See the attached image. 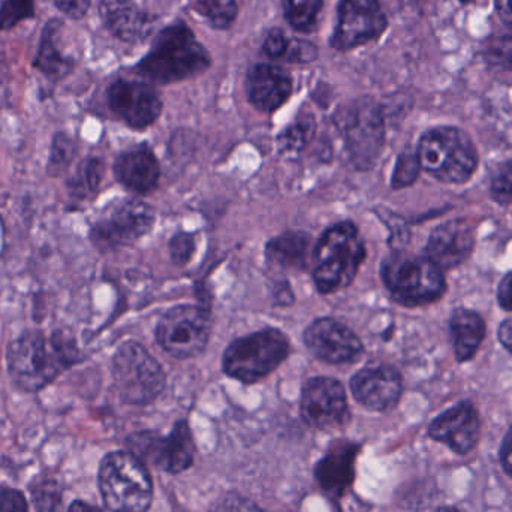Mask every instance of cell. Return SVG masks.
<instances>
[{"label":"cell","instance_id":"14","mask_svg":"<svg viewBox=\"0 0 512 512\" xmlns=\"http://www.w3.org/2000/svg\"><path fill=\"white\" fill-rule=\"evenodd\" d=\"M303 342L310 354L328 364H349L364 352L360 337L334 318L315 319L304 330Z\"/></svg>","mask_w":512,"mask_h":512},{"label":"cell","instance_id":"32","mask_svg":"<svg viewBox=\"0 0 512 512\" xmlns=\"http://www.w3.org/2000/svg\"><path fill=\"white\" fill-rule=\"evenodd\" d=\"M197 8L213 26L219 29L231 26V23L236 20V0H197Z\"/></svg>","mask_w":512,"mask_h":512},{"label":"cell","instance_id":"10","mask_svg":"<svg viewBox=\"0 0 512 512\" xmlns=\"http://www.w3.org/2000/svg\"><path fill=\"white\" fill-rule=\"evenodd\" d=\"M212 327V313L207 307L180 304L162 316L156 327V340L171 357L185 360L206 349Z\"/></svg>","mask_w":512,"mask_h":512},{"label":"cell","instance_id":"18","mask_svg":"<svg viewBox=\"0 0 512 512\" xmlns=\"http://www.w3.org/2000/svg\"><path fill=\"white\" fill-rule=\"evenodd\" d=\"M429 436L448 445L457 454H468L474 450L480 438V417L477 409L468 400L457 403L432 421Z\"/></svg>","mask_w":512,"mask_h":512},{"label":"cell","instance_id":"42","mask_svg":"<svg viewBox=\"0 0 512 512\" xmlns=\"http://www.w3.org/2000/svg\"><path fill=\"white\" fill-rule=\"evenodd\" d=\"M501 462L504 465L505 471L512 477V427L507 436H505L504 444H502Z\"/></svg>","mask_w":512,"mask_h":512},{"label":"cell","instance_id":"45","mask_svg":"<svg viewBox=\"0 0 512 512\" xmlns=\"http://www.w3.org/2000/svg\"><path fill=\"white\" fill-rule=\"evenodd\" d=\"M66 512H102L99 508L93 507V505L87 504L83 501L72 502L71 507Z\"/></svg>","mask_w":512,"mask_h":512},{"label":"cell","instance_id":"37","mask_svg":"<svg viewBox=\"0 0 512 512\" xmlns=\"http://www.w3.org/2000/svg\"><path fill=\"white\" fill-rule=\"evenodd\" d=\"M195 251H197V242H195L194 234L179 233L171 239V261H173L177 267L188 265L192 256H194Z\"/></svg>","mask_w":512,"mask_h":512},{"label":"cell","instance_id":"6","mask_svg":"<svg viewBox=\"0 0 512 512\" xmlns=\"http://www.w3.org/2000/svg\"><path fill=\"white\" fill-rule=\"evenodd\" d=\"M98 484L102 501L111 512H146L152 505V478L134 454H107L99 466Z\"/></svg>","mask_w":512,"mask_h":512},{"label":"cell","instance_id":"47","mask_svg":"<svg viewBox=\"0 0 512 512\" xmlns=\"http://www.w3.org/2000/svg\"><path fill=\"white\" fill-rule=\"evenodd\" d=\"M460 2H462V3H471V2H474V0H460Z\"/></svg>","mask_w":512,"mask_h":512},{"label":"cell","instance_id":"20","mask_svg":"<svg viewBox=\"0 0 512 512\" xmlns=\"http://www.w3.org/2000/svg\"><path fill=\"white\" fill-rule=\"evenodd\" d=\"M358 451L360 445L354 442L337 441L316 465V481L330 498H340L351 486Z\"/></svg>","mask_w":512,"mask_h":512},{"label":"cell","instance_id":"36","mask_svg":"<svg viewBox=\"0 0 512 512\" xmlns=\"http://www.w3.org/2000/svg\"><path fill=\"white\" fill-rule=\"evenodd\" d=\"M421 165L418 161L417 152H405L397 159L396 168H394L393 177H391V186L393 189L408 188L414 185L415 180L420 176Z\"/></svg>","mask_w":512,"mask_h":512},{"label":"cell","instance_id":"15","mask_svg":"<svg viewBox=\"0 0 512 512\" xmlns=\"http://www.w3.org/2000/svg\"><path fill=\"white\" fill-rule=\"evenodd\" d=\"M387 17L376 0H342L333 45L339 50L373 41L387 29Z\"/></svg>","mask_w":512,"mask_h":512},{"label":"cell","instance_id":"31","mask_svg":"<svg viewBox=\"0 0 512 512\" xmlns=\"http://www.w3.org/2000/svg\"><path fill=\"white\" fill-rule=\"evenodd\" d=\"M36 512H66L63 505V490L54 480H45L30 490Z\"/></svg>","mask_w":512,"mask_h":512},{"label":"cell","instance_id":"13","mask_svg":"<svg viewBox=\"0 0 512 512\" xmlns=\"http://www.w3.org/2000/svg\"><path fill=\"white\" fill-rule=\"evenodd\" d=\"M300 412L304 423L319 430L340 429L351 418L345 388L331 378H312L306 382Z\"/></svg>","mask_w":512,"mask_h":512},{"label":"cell","instance_id":"33","mask_svg":"<svg viewBox=\"0 0 512 512\" xmlns=\"http://www.w3.org/2000/svg\"><path fill=\"white\" fill-rule=\"evenodd\" d=\"M483 54L492 68L512 72V35L493 36L484 45Z\"/></svg>","mask_w":512,"mask_h":512},{"label":"cell","instance_id":"11","mask_svg":"<svg viewBox=\"0 0 512 512\" xmlns=\"http://www.w3.org/2000/svg\"><path fill=\"white\" fill-rule=\"evenodd\" d=\"M126 447L143 463H150L168 474H180L194 463L195 448L191 429L179 421L168 436L144 430L126 439Z\"/></svg>","mask_w":512,"mask_h":512},{"label":"cell","instance_id":"5","mask_svg":"<svg viewBox=\"0 0 512 512\" xmlns=\"http://www.w3.org/2000/svg\"><path fill=\"white\" fill-rule=\"evenodd\" d=\"M381 277L393 300L402 306L436 303L447 291L444 270L426 255L394 251L382 261Z\"/></svg>","mask_w":512,"mask_h":512},{"label":"cell","instance_id":"3","mask_svg":"<svg viewBox=\"0 0 512 512\" xmlns=\"http://www.w3.org/2000/svg\"><path fill=\"white\" fill-rule=\"evenodd\" d=\"M417 156L421 170L445 185L469 182L480 164L474 141L456 126H436L424 132Z\"/></svg>","mask_w":512,"mask_h":512},{"label":"cell","instance_id":"16","mask_svg":"<svg viewBox=\"0 0 512 512\" xmlns=\"http://www.w3.org/2000/svg\"><path fill=\"white\" fill-rule=\"evenodd\" d=\"M111 111L134 129H146L162 113V101L149 84L135 81H116L108 89Z\"/></svg>","mask_w":512,"mask_h":512},{"label":"cell","instance_id":"40","mask_svg":"<svg viewBox=\"0 0 512 512\" xmlns=\"http://www.w3.org/2000/svg\"><path fill=\"white\" fill-rule=\"evenodd\" d=\"M54 3L63 14L74 20L83 18L90 8V0H54Z\"/></svg>","mask_w":512,"mask_h":512},{"label":"cell","instance_id":"25","mask_svg":"<svg viewBox=\"0 0 512 512\" xmlns=\"http://www.w3.org/2000/svg\"><path fill=\"white\" fill-rule=\"evenodd\" d=\"M312 239L303 231H286L265 246V261L271 270L301 271L309 264Z\"/></svg>","mask_w":512,"mask_h":512},{"label":"cell","instance_id":"8","mask_svg":"<svg viewBox=\"0 0 512 512\" xmlns=\"http://www.w3.org/2000/svg\"><path fill=\"white\" fill-rule=\"evenodd\" d=\"M113 378L123 402L147 405L158 399L167 385L164 369L140 343H123L113 357Z\"/></svg>","mask_w":512,"mask_h":512},{"label":"cell","instance_id":"4","mask_svg":"<svg viewBox=\"0 0 512 512\" xmlns=\"http://www.w3.org/2000/svg\"><path fill=\"white\" fill-rule=\"evenodd\" d=\"M210 56L182 24L168 27L156 38L152 51L141 60L138 72L156 83L188 80L206 71Z\"/></svg>","mask_w":512,"mask_h":512},{"label":"cell","instance_id":"23","mask_svg":"<svg viewBox=\"0 0 512 512\" xmlns=\"http://www.w3.org/2000/svg\"><path fill=\"white\" fill-rule=\"evenodd\" d=\"M246 90L254 107L271 113L288 101L292 92V78L277 66L258 65L249 72Z\"/></svg>","mask_w":512,"mask_h":512},{"label":"cell","instance_id":"17","mask_svg":"<svg viewBox=\"0 0 512 512\" xmlns=\"http://www.w3.org/2000/svg\"><path fill=\"white\" fill-rule=\"evenodd\" d=\"M352 396L370 411L387 412L399 403L403 382L399 370L393 366L366 367L351 379Z\"/></svg>","mask_w":512,"mask_h":512},{"label":"cell","instance_id":"9","mask_svg":"<svg viewBox=\"0 0 512 512\" xmlns=\"http://www.w3.org/2000/svg\"><path fill=\"white\" fill-rule=\"evenodd\" d=\"M336 123L354 167L364 171L373 168L385 143L384 117L378 105L361 99L339 111Z\"/></svg>","mask_w":512,"mask_h":512},{"label":"cell","instance_id":"26","mask_svg":"<svg viewBox=\"0 0 512 512\" xmlns=\"http://www.w3.org/2000/svg\"><path fill=\"white\" fill-rule=\"evenodd\" d=\"M60 27V21L53 20L45 26L42 33L41 45H39L38 56L33 66L38 68L42 74L47 75L51 80H60L72 69V62L68 57H63L54 44V35Z\"/></svg>","mask_w":512,"mask_h":512},{"label":"cell","instance_id":"1","mask_svg":"<svg viewBox=\"0 0 512 512\" xmlns=\"http://www.w3.org/2000/svg\"><path fill=\"white\" fill-rule=\"evenodd\" d=\"M81 360L75 340L59 330L50 337L39 330L23 331L6 352L11 381L24 393L44 390Z\"/></svg>","mask_w":512,"mask_h":512},{"label":"cell","instance_id":"29","mask_svg":"<svg viewBox=\"0 0 512 512\" xmlns=\"http://www.w3.org/2000/svg\"><path fill=\"white\" fill-rule=\"evenodd\" d=\"M324 0H283L286 20L301 32L313 29Z\"/></svg>","mask_w":512,"mask_h":512},{"label":"cell","instance_id":"35","mask_svg":"<svg viewBox=\"0 0 512 512\" xmlns=\"http://www.w3.org/2000/svg\"><path fill=\"white\" fill-rule=\"evenodd\" d=\"M490 197L499 206L512 204V159L502 162L490 179Z\"/></svg>","mask_w":512,"mask_h":512},{"label":"cell","instance_id":"24","mask_svg":"<svg viewBox=\"0 0 512 512\" xmlns=\"http://www.w3.org/2000/svg\"><path fill=\"white\" fill-rule=\"evenodd\" d=\"M486 322L475 310L457 307L451 313L450 334L453 351L459 363L471 361L486 339Z\"/></svg>","mask_w":512,"mask_h":512},{"label":"cell","instance_id":"39","mask_svg":"<svg viewBox=\"0 0 512 512\" xmlns=\"http://www.w3.org/2000/svg\"><path fill=\"white\" fill-rule=\"evenodd\" d=\"M289 42L282 30H271L264 42V51L270 57H280L288 51Z\"/></svg>","mask_w":512,"mask_h":512},{"label":"cell","instance_id":"44","mask_svg":"<svg viewBox=\"0 0 512 512\" xmlns=\"http://www.w3.org/2000/svg\"><path fill=\"white\" fill-rule=\"evenodd\" d=\"M499 17L512 29V0H495Z\"/></svg>","mask_w":512,"mask_h":512},{"label":"cell","instance_id":"28","mask_svg":"<svg viewBox=\"0 0 512 512\" xmlns=\"http://www.w3.org/2000/svg\"><path fill=\"white\" fill-rule=\"evenodd\" d=\"M105 165L99 158H89L78 167L77 173L68 182L69 195L74 200H86L98 192L104 179Z\"/></svg>","mask_w":512,"mask_h":512},{"label":"cell","instance_id":"46","mask_svg":"<svg viewBox=\"0 0 512 512\" xmlns=\"http://www.w3.org/2000/svg\"><path fill=\"white\" fill-rule=\"evenodd\" d=\"M436 512H460V511L454 510V508H442V510H439Z\"/></svg>","mask_w":512,"mask_h":512},{"label":"cell","instance_id":"2","mask_svg":"<svg viewBox=\"0 0 512 512\" xmlns=\"http://www.w3.org/2000/svg\"><path fill=\"white\" fill-rule=\"evenodd\" d=\"M366 259L360 231L349 221L327 228L313 251V280L321 294H333L354 282Z\"/></svg>","mask_w":512,"mask_h":512},{"label":"cell","instance_id":"27","mask_svg":"<svg viewBox=\"0 0 512 512\" xmlns=\"http://www.w3.org/2000/svg\"><path fill=\"white\" fill-rule=\"evenodd\" d=\"M316 122L312 114H303L277 137V149L283 158L294 159L315 137Z\"/></svg>","mask_w":512,"mask_h":512},{"label":"cell","instance_id":"43","mask_svg":"<svg viewBox=\"0 0 512 512\" xmlns=\"http://www.w3.org/2000/svg\"><path fill=\"white\" fill-rule=\"evenodd\" d=\"M498 339L501 345L512 354V321H510V319H507V321L499 325Z\"/></svg>","mask_w":512,"mask_h":512},{"label":"cell","instance_id":"22","mask_svg":"<svg viewBox=\"0 0 512 512\" xmlns=\"http://www.w3.org/2000/svg\"><path fill=\"white\" fill-rule=\"evenodd\" d=\"M107 29L125 42H140L152 33L155 18L132 0H102L99 6Z\"/></svg>","mask_w":512,"mask_h":512},{"label":"cell","instance_id":"41","mask_svg":"<svg viewBox=\"0 0 512 512\" xmlns=\"http://www.w3.org/2000/svg\"><path fill=\"white\" fill-rule=\"evenodd\" d=\"M499 306L507 312H512V270L508 271L498 286Z\"/></svg>","mask_w":512,"mask_h":512},{"label":"cell","instance_id":"34","mask_svg":"<svg viewBox=\"0 0 512 512\" xmlns=\"http://www.w3.org/2000/svg\"><path fill=\"white\" fill-rule=\"evenodd\" d=\"M35 17L33 0H3L0 5V32L12 29L20 21Z\"/></svg>","mask_w":512,"mask_h":512},{"label":"cell","instance_id":"38","mask_svg":"<svg viewBox=\"0 0 512 512\" xmlns=\"http://www.w3.org/2000/svg\"><path fill=\"white\" fill-rule=\"evenodd\" d=\"M0 512H29L23 493L11 487L0 489Z\"/></svg>","mask_w":512,"mask_h":512},{"label":"cell","instance_id":"7","mask_svg":"<svg viewBox=\"0 0 512 512\" xmlns=\"http://www.w3.org/2000/svg\"><path fill=\"white\" fill-rule=\"evenodd\" d=\"M291 345L277 328H264L258 333L234 340L224 352L225 373L237 381L252 384L270 375L288 358Z\"/></svg>","mask_w":512,"mask_h":512},{"label":"cell","instance_id":"12","mask_svg":"<svg viewBox=\"0 0 512 512\" xmlns=\"http://www.w3.org/2000/svg\"><path fill=\"white\" fill-rule=\"evenodd\" d=\"M155 212L140 200H126L99 218L90 230V240L101 252L132 245L152 231Z\"/></svg>","mask_w":512,"mask_h":512},{"label":"cell","instance_id":"30","mask_svg":"<svg viewBox=\"0 0 512 512\" xmlns=\"http://www.w3.org/2000/svg\"><path fill=\"white\" fill-rule=\"evenodd\" d=\"M77 155V146L65 132H59L51 144L50 158H48L47 173L51 177L63 176L71 167Z\"/></svg>","mask_w":512,"mask_h":512},{"label":"cell","instance_id":"21","mask_svg":"<svg viewBox=\"0 0 512 512\" xmlns=\"http://www.w3.org/2000/svg\"><path fill=\"white\" fill-rule=\"evenodd\" d=\"M116 179L135 194L155 191L161 177L158 159L147 146L126 150L114 162Z\"/></svg>","mask_w":512,"mask_h":512},{"label":"cell","instance_id":"19","mask_svg":"<svg viewBox=\"0 0 512 512\" xmlns=\"http://www.w3.org/2000/svg\"><path fill=\"white\" fill-rule=\"evenodd\" d=\"M475 248V233L466 219H453L439 225L430 234L426 246L429 256L441 270L462 265Z\"/></svg>","mask_w":512,"mask_h":512}]
</instances>
